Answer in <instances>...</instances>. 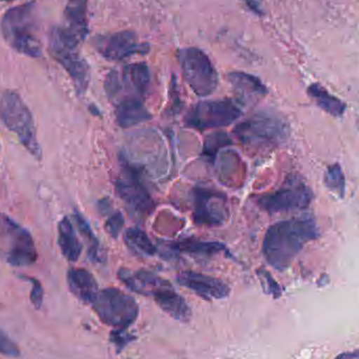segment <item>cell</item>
Returning a JSON list of instances; mask_svg holds the SVG:
<instances>
[{"label":"cell","mask_w":359,"mask_h":359,"mask_svg":"<svg viewBox=\"0 0 359 359\" xmlns=\"http://www.w3.org/2000/svg\"><path fill=\"white\" fill-rule=\"evenodd\" d=\"M318 236V228L312 219L278 222L268 228L264 236V257L274 269H287L304 246Z\"/></svg>","instance_id":"1"},{"label":"cell","mask_w":359,"mask_h":359,"mask_svg":"<svg viewBox=\"0 0 359 359\" xmlns=\"http://www.w3.org/2000/svg\"><path fill=\"white\" fill-rule=\"evenodd\" d=\"M6 43L17 53L31 58L42 55L37 36V6L34 1L11 8L4 13L0 23Z\"/></svg>","instance_id":"2"},{"label":"cell","mask_w":359,"mask_h":359,"mask_svg":"<svg viewBox=\"0 0 359 359\" xmlns=\"http://www.w3.org/2000/svg\"><path fill=\"white\" fill-rule=\"evenodd\" d=\"M0 120L6 128L16 135L21 144L37 160L42 151L36 135L33 115L18 93L6 90L0 98Z\"/></svg>","instance_id":"3"},{"label":"cell","mask_w":359,"mask_h":359,"mask_svg":"<svg viewBox=\"0 0 359 359\" xmlns=\"http://www.w3.org/2000/svg\"><path fill=\"white\" fill-rule=\"evenodd\" d=\"M233 132L246 147L269 149L284 142L288 136V126L280 118L261 111L238 123Z\"/></svg>","instance_id":"4"},{"label":"cell","mask_w":359,"mask_h":359,"mask_svg":"<svg viewBox=\"0 0 359 359\" xmlns=\"http://www.w3.org/2000/svg\"><path fill=\"white\" fill-rule=\"evenodd\" d=\"M184 79L192 92L206 97L217 90L219 74L209 57L198 48H181L177 53Z\"/></svg>","instance_id":"5"},{"label":"cell","mask_w":359,"mask_h":359,"mask_svg":"<svg viewBox=\"0 0 359 359\" xmlns=\"http://www.w3.org/2000/svg\"><path fill=\"white\" fill-rule=\"evenodd\" d=\"M0 251L13 267H27L37 259L35 243L29 230L4 213H0Z\"/></svg>","instance_id":"6"},{"label":"cell","mask_w":359,"mask_h":359,"mask_svg":"<svg viewBox=\"0 0 359 359\" xmlns=\"http://www.w3.org/2000/svg\"><path fill=\"white\" fill-rule=\"evenodd\" d=\"M151 71L144 62L132 63L107 74L104 90L113 103L123 98L144 99L151 86Z\"/></svg>","instance_id":"7"},{"label":"cell","mask_w":359,"mask_h":359,"mask_svg":"<svg viewBox=\"0 0 359 359\" xmlns=\"http://www.w3.org/2000/svg\"><path fill=\"white\" fill-rule=\"evenodd\" d=\"M78 48L79 46L69 40L60 27H54L50 32V54L69 74L77 94L84 95L90 84V67L82 58Z\"/></svg>","instance_id":"8"},{"label":"cell","mask_w":359,"mask_h":359,"mask_svg":"<svg viewBox=\"0 0 359 359\" xmlns=\"http://www.w3.org/2000/svg\"><path fill=\"white\" fill-rule=\"evenodd\" d=\"M242 116V109L238 102L231 99L202 101L196 103L186 114L188 128L205 130L226 128Z\"/></svg>","instance_id":"9"},{"label":"cell","mask_w":359,"mask_h":359,"mask_svg":"<svg viewBox=\"0 0 359 359\" xmlns=\"http://www.w3.org/2000/svg\"><path fill=\"white\" fill-rule=\"evenodd\" d=\"M93 306L99 318L111 326H128L138 314V306L134 299L115 288L99 291Z\"/></svg>","instance_id":"10"},{"label":"cell","mask_w":359,"mask_h":359,"mask_svg":"<svg viewBox=\"0 0 359 359\" xmlns=\"http://www.w3.org/2000/svg\"><path fill=\"white\" fill-rule=\"evenodd\" d=\"M312 192L303 182L289 180L286 185L276 191L257 198V204L269 213L286 212L309 206Z\"/></svg>","instance_id":"11"},{"label":"cell","mask_w":359,"mask_h":359,"mask_svg":"<svg viewBox=\"0 0 359 359\" xmlns=\"http://www.w3.org/2000/svg\"><path fill=\"white\" fill-rule=\"evenodd\" d=\"M116 191L132 212L144 215L153 210V198L137 168L123 166L116 180Z\"/></svg>","instance_id":"12"},{"label":"cell","mask_w":359,"mask_h":359,"mask_svg":"<svg viewBox=\"0 0 359 359\" xmlns=\"http://www.w3.org/2000/svg\"><path fill=\"white\" fill-rule=\"evenodd\" d=\"M97 52L109 61H121L134 55H145L149 52V44L141 42L133 31H122L94 38Z\"/></svg>","instance_id":"13"},{"label":"cell","mask_w":359,"mask_h":359,"mask_svg":"<svg viewBox=\"0 0 359 359\" xmlns=\"http://www.w3.org/2000/svg\"><path fill=\"white\" fill-rule=\"evenodd\" d=\"M194 223L198 225L221 226L229 217L226 198L210 188L196 187L192 190Z\"/></svg>","instance_id":"14"},{"label":"cell","mask_w":359,"mask_h":359,"mask_svg":"<svg viewBox=\"0 0 359 359\" xmlns=\"http://www.w3.org/2000/svg\"><path fill=\"white\" fill-rule=\"evenodd\" d=\"M177 280L181 286L194 291L203 299H225L229 295V287L212 276H205L198 272L185 271L180 273Z\"/></svg>","instance_id":"15"},{"label":"cell","mask_w":359,"mask_h":359,"mask_svg":"<svg viewBox=\"0 0 359 359\" xmlns=\"http://www.w3.org/2000/svg\"><path fill=\"white\" fill-rule=\"evenodd\" d=\"M59 27L69 39L80 46L88 34V0H67L65 21Z\"/></svg>","instance_id":"16"},{"label":"cell","mask_w":359,"mask_h":359,"mask_svg":"<svg viewBox=\"0 0 359 359\" xmlns=\"http://www.w3.org/2000/svg\"><path fill=\"white\" fill-rule=\"evenodd\" d=\"M227 79L233 88L238 104L257 102L267 95V88L257 76L244 72H232L228 74Z\"/></svg>","instance_id":"17"},{"label":"cell","mask_w":359,"mask_h":359,"mask_svg":"<svg viewBox=\"0 0 359 359\" xmlns=\"http://www.w3.org/2000/svg\"><path fill=\"white\" fill-rule=\"evenodd\" d=\"M116 121L122 128H130L151 119L144 99L123 98L115 103Z\"/></svg>","instance_id":"18"},{"label":"cell","mask_w":359,"mask_h":359,"mask_svg":"<svg viewBox=\"0 0 359 359\" xmlns=\"http://www.w3.org/2000/svg\"><path fill=\"white\" fill-rule=\"evenodd\" d=\"M156 303L162 310L179 320H187L190 316V309L183 299L172 290L170 285L164 280L160 286L153 290Z\"/></svg>","instance_id":"19"},{"label":"cell","mask_w":359,"mask_h":359,"mask_svg":"<svg viewBox=\"0 0 359 359\" xmlns=\"http://www.w3.org/2000/svg\"><path fill=\"white\" fill-rule=\"evenodd\" d=\"M67 284L74 295L84 303L93 304L98 294V285L92 273L81 268H73L67 272Z\"/></svg>","instance_id":"20"},{"label":"cell","mask_w":359,"mask_h":359,"mask_svg":"<svg viewBox=\"0 0 359 359\" xmlns=\"http://www.w3.org/2000/svg\"><path fill=\"white\" fill-rule=\"evenodd\" d=\"M58 245L63 257L69 262H77L82 253V244L69 217L58 224Z\"/></svg>","instance_id":"21"},{"label":"cell","mask_w":359,"mask_h":359,"mask_svg":"<svg viewBox=\"0 0 359 359\" xmlns=\"http://www.w3.org/2000/svg\"><path fill=\"white\" fill-rule=\"evenodd\" d=\"M170 249L180 253L211 257L226 250V246L219 242H205L198 240H183L170 244Z\"/></svg>","instance_id":"22"},{"label":"cell","mask_w":359,"mask_h":359,"mask_svg":"<svg viewBox=\"0 0 359 359\" xmlns=\"http://www.w3.org/2000/svg\"><path fill=\"white\" fill-rule=\"evenodd\" d=\"M124 242L130 251L142 257H154L157 252L154 243L142 229L138 227L128 228L124 233Z\"/></svg>","instance_id":"23"},{"label":"cell","mask_w":359,"mask_h":359,"mask_svg":"<svg viewBox=\"0 0 359 359\" xmlns=\"http://www.w3.org/2000/svg\"><path fill=\"white\" fill-rule=\"evenodd\" d=\"M308 93L316 100L318 107H322L327 113L337 117V116L343 115L345 111V103L341 102L337 97L332 96L320 84H312L308 88Z\"/></svg>","instance_id":"24"},{"label":"cell","mask_w":359,"mask_h":359,"mask_svg":"<svg viewBox=\"0 0 359 359\" xmlns=\"http://www.w3.org/2000/svg\"><path fill=\"white\" fill-rule=\"evenodd\" d=\"M74 219H75L76 224H77L78 229H79L80 233L84 236L86 242L88 244V257L92 259L93 262H100V243L97 240L96 236L93 232L92 228H90V224L86 222V219L80 215V212L76 211L74 213Z\"/></svg>","instance_id":"25"},{"label":"cell","mask_w":359,"mask_h":359,"mask_svg":"<svg viewBox=\"0 0 359 359\" xmlns=\"http://www.w3.org/2000/svg\"><path fill=\"white\" fill-rule=\"evenodd\" d=\"M229 137L224 133H217V134L210 135L205 139L204 147H203V156L215 159V154L221 147L229 144Z\"/></svg>","instance_id":"26"},{"label":"cell","mask_w":359,"mask_h":359,"mask_svg":"<svg viewBox=\"0 0 359 359\" xmlns=\"http://www.w3.org/2000/svg\"><path fill=\"white\" fill-rule=\"evenodd\" d=\"M325 183L328 188L339 192L341 196L345 194V177L337 164L328 168L325 175Z\"/></svg>","instance_id":"27"},{"label":"cell","mask_w":359,"mask_h":359,"mask_svg":"<svg viewBox=\"0 0 359 359\" xmlns=\"http://www.w3.org/2000/svg\"><path fill=\"white\" fill-rule=\"evenodd\" d=\"M123 215H122L120 211H116V212L111 213V217L107 219L104 228L111 238H118L122 228H123Z\"/></svg>","instance_id":"28"},{"label":"cell","mask_w":359,"mask_h":359,"mask_svg":"<svg viewBox=\"0 0 359 359\" xmlns=\"http://www.w3.org/2000/svg\"><path fill=\"white\" fill-rule=\"evenodd\" d=\"M0 354L13 358L20 355V350L17 347L16 344L11 341L1 330H0Z\"/></svg>","instance_id":"29"},{"label":"cell","mask_w":359,"mask_h":359,"mask_svg":"<svg viewBox=\"0 0 359 359\" xmlns=\"http://www.w3.org/2000/svg\"><path fill=\"white\" fill-rule=\"evenodd\" d=\"M23 280H27L33 284V288H32L31 292V301L33 304L34 307L36 309H39L42 305V301H43V288L42 285L40 284L39 280H36L33 278H27V276H22Z\"/></svg>","instance_id":"30"},{"label":"cell","mask_w":359,"mask_h":359,"mask_svg":"<svg viewBox=\"0 0 359 359\" xmlns=\"http://www.w3.org/2000/svg\"><path fill=\"white\" fill-rule=\"evenodd\" d=\"M257 274H259V280H261L264 288L267 289L268 292L274 295L280 294V288H278V284L274 282L273 278H271V276L267 271L259 270Z\"/></svg>","instance_id":"31"},{"label":"cell","mask_w":359,"mask_h":359,"mask_svg":"<svg viewBox=\"0 0 359 359\" xmlns=\"http://www.w3.org/2000/svg\"><path fill=\"white\" fill-rule=\"evenodd\" d=\"M244 2L245 6L248 8L249 11L255 13L257 15H263V11H262L261 6H259V2L257 0H242Z\"/></svg>","instance_id":"32"},{"label":"cell","mask_w":359,"mask_h":359,"mask_svg":"<svg viewBox=\"0 0 359 359\" xmlns=\"http://www.w3.org/2000/svg\"><path fill=\"white\" fill-rule=\"evenodd\" d=\"M335 359H359V350L355 352H345L339 354Z\"/></svg>","instance_id":"33"},{"label":"cell","mask_w":359,"mask_h":359,"mask_svg":"<svg viewBox=\"0 0 359 359\" xmlns=\"http://www.w3.org/2000/svg\"><path fill=\"white\" fill-rule=\"evenodd\" d=\"M0 1L10 2V1H14V0H0Z\"/></svg>","instance_id":"34"}]
</instances>
